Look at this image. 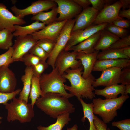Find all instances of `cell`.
I'll use <instances>...</instances> for the list:
<instances>
[{"instance_id": "obj_2", "label": "cell", "mask_w": 130, "mask_h": 130, "mask_svg": "<svg viewBox=\"0 0 130 130\" xmlns=\"http://www.w3.org/2000/svg\"><path fill=\"white\" fill-rule=\"evenodd\" d=\"M68 99L59 93H48L38 98L35 104L46 114L55 119L62 114L75 112L74 105Z\"/></svg>"}, {"instance_id": "obj_26", "label": "cell", "mask_w": 130, "mask_h": 130, "mask_svg": "<svg viewBox=\"0 0 130 130\" xmlns=\"http://www.w3.org/2000/svg\"><path fill=\"white\" fill-rule=\"evenodd\" d=\"M97 59H130L123 53L122 49L109 48L99 52L97 57Z\"/></svg>"}, {"instance_id": "obj_51", "label": "cell", "mask_w": 130, "mask_h": 130, "mask_svg": "<svg viewBox=\"0 0 130 130\" xmlns=\"http://www.w3.org/2000/svg\"><path fill=\"white\" fill-rule=\"evenodd\" d=\"M107 130H110V129L109 128H108L107 129Z\"/></svg>"}, {"instance_id": "obj_38", "label": "cell", "mask_w": 130, "mask_h": 130, "mask_svg": "<svg viewBox=\"0 0 130 130\" xmlns=\"http://www.w3.org/2000/svg\"><path fill=\"white\" fill-rule=\"evenodd\" d=\"M48 66L46 61L40 60L37 65L32 67L33 75L40 77Z\"/></svg>"}, {"instance_id": "obj_6", "label": "cell", "mask_w": 130, "mask_h": 130, "mask_svg": "<svg viewBox=\"0 0 130 130\" xmlns=\"http://www.w3.org/2000/svg\"><path fill=\"white\" fill-rule=\"evenodd\" d=\"M75 19L67 21L63 27L56 42L54 48L49 54L47 62L53 69L56 58L64 50L69 39L75 22Z\"/></svg>"}, {"instance_id": "obj_46", "label": "cell", "mask_w": 130, "mask_h": 130, "mask_svg": "<svg viewBox=\"0 0 130 130\" xmlns=\"http://www.w3.org/2000/svg\"><path fill=\"white\" fill-rule=\"evenodd\" d=\"M122 5V10L130 8V0H119Z\"/></svg>"}, {"instance_id": "obj_30", "label": "cell", "mask_w": 130, "mask_h": 130, "mask_svg": "<svg viewBox=\"0 0 130 130\" xmlns=\"http://www.w3.org/2000/svg\"><path fill=\"white\" fill-rule=\"evenodd\" d=\"M12 32L4 29L0 31V49L8 50L12 47V39L14 36Z\"/></svg>"}, {"instance_id": "obj_31", "label": "cell", "mask_w": 130, "mask_h": 130, "mask_svg": "<svg viewBox=\"0 0 130 130\" xmlns=\"http://www.w3.org/2000/svg\"><path fill=\"white\" fill-rule=\"evenodd\" d=\"M105 29L120 38L129 35L127 29L120 28L111 23H108Z\"/></svg>"}, {"instance_id": "obj_1", "label": "cell", "mask_w": 130, "mask_h": 130, "mask_svg": "<svg viewBox=\"0 0 130 130\" xmlns=\"http://www.w3.org/2000/svg\"><path fill=\"white\" fill-rule=\"evenodd\" d=\"M83 69L82 65L77 69L67 70L62 76L69 81L71 86L65 84V88L78 100L82 98L92 100L95 97L93 92L95 89L92 84L96 79L92 73L87 78H84L82 76Z\"/></svg>"}, {"instance_id": "obj_33", "label": "cell", "mask_w": 130, "mask_h": 130, "mask_svg": "<svg viewBox=\"0 0 130 130\" xmlns=\"http://www.w3.org/2000/svg\"><path fill=\"white\" fill-rule=\"evenodd\" d=\"M28 53L38 57L41 60L46 61L47 59L49 54L36 44L29 51Z\"/></svg>"}, {"instance_id": "obj_21", "label": "cell", "mask_w": 130, "mask_h": 130, "mask_svg": "<svg viewBox=\"0 0 130 130\" xmlns=\"http://www.w3.org/2000/svg\"><path fill=\"white\" fill-rule=\"evenodd\" d=\"M125 89V85L121 84H115L106 87L102 89H95V94L100 95L106 99H112L117 98L118 95H124Z\"/></svg>"}, {"instance_id": "obj_43", "label": "cell", "mask_w": 130, "mask_h": 130, "mask_svg": "<svg viewBox=\"0 0 130 130\" xmlns=\"http://www.w3.org/2000/svg\"><path fill=\"white\" fill-rule=\"evenodd\" d=\"M94 122L97 130H107V125L97 116L94 115Z\"/></svg>"}, {"instance_id": "obj_18", "label": "cell", "mask_w": 130, "mask_h": 130, "mask_svg": "<svg viewBox=\"0 0 130 130\" xmlns=\"http://www.w3.org/2000/svg\"><path fill=\"white\" fill-rule=\"evenodd\" d=\"M99 52V51H95L94 52L89 54L81 52H77L76 59L80 61L83 67L84 71L82 76L84 78H87L91 73Z\"/></svg>"}, {"instance_id": "obj_4", "label": "cell", "mask_w": 130, "mask_h": 130, "mask_svg": "<svg viewBox=\"0 0 130 130\" xmlns=\"http://www.w3.org/2000/svg\"><path fill=\"white\" fill-rule=\"evenodd\" d=\"M66 80L60 74L56 67L48 73H43L40 78L43 95L48 93H59L68 98L73 97L65 88L64 83Z\"/></svg>"}, {"instance_id": "obj_20", "label": "cell", "mask_w": 130, "mask_h": 130, "mask_svg": "<svg viewBox=\"0 0 130 130\" xmlns=\"http://www.w3.org/2000/svg\"><path fill=\"white\" fill-rule=\"evenodd\" d=\"M99 31L78 44L72 47L69 50L76 52H81L85 53H91L95 51L94 47L101 33Z\"/></svg>"}, {"instance_id": "obj_39", "label": "cell", "mask_w": 130, "mask_h": 130, "mask_svg": "<svg viewBox=\"0 0 130 130\" xmlns=\"http://www.w3.org/2000/svg\"><path fill=\"white\" fill-rule=\"evenodd\" d=\"M21 90L18 89L11 93H5L0 92V104L3 105L8 103L9 100L13 99L16 96L20 94Z\"/></svg>"}, {"instance_id": "obj_13", "label": "cell", "mask_w": 130, "mask_h": 130, "mask_svg": "<svg viewBox=\"0 0 130 130\" xmlns=\"http://www.w3.org/2000/svg\"><path fill=\"white\" fill-rule=\"evenodd\" d=\"M99 12L89 6L83 9L75 17V22L72 32L84 29L92 25Z\"/></svg>"}, {"instance_id": "obj_32", "label": "cell", "mask_w": 130, "mask_h": 130, "mask_svg": "<svg viewBox=\"0 0 130 130\" xmlns=\"http://www.w3.org/2000/svg\"><path fill=\"white\" fill-rule=\"evenodd\" d=\"M13 51V48L11 47L6 52L0 55V67L3 66H8L13 62L12 58Z\"/></svg>"}, {"instance_id": "obj_45", "label": "cell", "mask_w": 130, "mask_h": 130, "mask_svg": "<svg viewBox=\"0 0 130 130\" xmlns=\"http://www.w3.org/2000/svg\"><path fill=\"white\" fill-rule=\"evenodd\" d=\"M118 16L122 18H125L128 20H130V8L126 9L120 10L119 11Z\"/></svg>"}, {"instance_id": "obj_7", "label": "cell", "mask_w": 130, "mask_h": 130, "mask_svg": "<svg viewBox=\"0 0 130 130\" xmlns=\"http://www.w3.org/2000/svg\"><path fill=\"white\" fill-rule=\"evenodd\" d=\"M57 4L54 0H39L32 3L26 8L20 9L15 5L10 9L15 16L23 19L25 16L32 14L33 16L38 13L57 7Z\"/></svg>"}, {"instance_id": "obj_41", "label": "cell", "mask_w": 130, "mask_h": 130, "mask_svg": "<svg viewBox=\"0 0 130 130\" xmlns=\"http://www.w3.org/2000/svg\"><path fill=\"white\" fill-rule=\"evenodd\" d=\"M112 125L118 128L120 130H130V119H127L112 122Z\"/></svg>"}, {"instance_id": "obj_5", "label": "cell", "mask_w": 130, "mask_h": 130, "mask_svg": "<svg viewBox=\"0 0 130 130\" xmlns=\"http://www.w3.org/2000/svg\"><path fill=\"white\" fill-rule=\"evenodd\" d=\"M7 111V120L9 122L17 120L21 123L30 122L34 116L31 103L15 98L10 103L4 105Z\"/></svg>"}, {"instance_id": "obj_36", "label": "cell", "mask_w": 130, "mask_h": 130, "mask_svg": "<svg viewBox=\"0 0 130 130\" xmlns=\"http://www.w3.org/2000/svg\"><path fill=\"white\" fill-rule=\"evenodd\" d=\"M92 7L94 9L98 11H101L106 6L113 3L112 0H89Z\"/></svg>"}, {"instance_id": "obj_16", "label": "cell", "mask_w": 130, "mask_h": 130, "mask_svg": "<svg viewBox=\"0 0 130 130\" xmlns=\"http://www.w3.org/2000/svg\"><path fill=\"white\" fill-rule=\"evenodd\" d=\"M17 83L15 74L8 66L0 67V92L9 93L14 91Z\"/></svg>"}, {"instance_id": "obj_11", "label": "cell", "mask_w": 130, "mask_h": 130, "mask_svg": "<svg viewBox=\"0 0 130 130\" xmlns=\"http://www.w3.org/2000/svg\"><path fill=\"white\" fill-rule=\"evenodd\" d=\"M37 41L31 35L17 37L13 47L14 50L12 57L13 62L22 61L24 55L28 53Z\"/></svg>"}, {"instance_id": "obj_40", "label": "cell", "mask_w": 130, "mask_h": 130, "mask_svg": "<svg viewBox=\"0 0 130 130\" xmlns=\"http://www.w3.org/2000/svg\"><path fill=\"white\" fill-rule=\"evenodd\" d=\"M119 82L124 85L130 84V68L122 69L119 77Z\"/></svg>"}, {"instance_id": "obj_47", "label": "cell", "mask_w": 130, "mask_h": 130, "mask_svg": "<svg viewBox=\"0 0 130 130\" xmlns=\"http://www.w3.org/2000/svg\"><path fill=\"white\" fill-rule=\"evenodd\" d=\"M123 52L124 54L130 58V46H128L122 48Z\"/></svg>"}, {"instance_id": "obj_27", "label": "cell", "mask_w": 130, "mask_h": 130, "mask_svg": "<svg viewBox=\"0 0 130 130\" xmlns=\"http://www.w3.org/2000/svg\"><path fill=\"white\" fill-rule=\"evenodd\" d=\"M82 105L84 116L81 120L82 122L85 121L86 119H87L90 123L89 130H97L94 122V115L93 112V106L92 103H87L84 102L82 98L79 100Z\"/></svg>"}, {"instance_id": "obj_37", "label": "cell", "mask_w": 130, "mask_h": 130, "mask_svg": "<svg viewBox=\"0 0 130 130\" xmlns=\"http://www.w3.org/2000/svg\"><path fill=\"white\" fill-rule=\"evenodd\" d=\"M130 46V35L122 38L113 44L109 48H110L121 49Z\"/></svg>"}, {"instance_id": "obj_24", "label": "cell", "mask_w": 130, "mask_h": 130, "mask_svg": "<svg viewBox=\"0 0 130 130\" xmlns=\"http://www.w3.org/2000/svg\"><path fill=\"white\" fill-rule=\"evenodd\" d=\"M46 26L44 24L37 21L26 26L16 25L14 26L15 30L13 32V36L16 37L30 35L36 31L43 29Z\"/></svg>"}, {"instance_id": "obj_9", "label": "cell", "mask_w": 130, "mask_h": 130, "mask_svg": "<svg viewBox=\"0 0 130 130\" xmlns=\"http://www.w3.org/2000/svg\"><path fill=\"white\" fill-rule=\"evenodd\" d=\"M77 52L63 50L58 55L55 60V66L61 75H63L68 69H76L82 65L80 61L76 59Z\"/></svg>"}, {"instance_id": "obj_17", "label": "cell", "mask_w": 130, "mask_h": 130, "mask_svg": "<svg viewBox=\"0 0 130 130\" xmlns=\"http://www.w3.org/2000/svg\"><path fill=\"white\" fill-rule=\"evenodd\" d=\"M121 8L119 0L106 6L99 12L93 24L98 25L111 22L119 17L118 14Z\"/></svg>"}, {"instance_id": "obj_42", "label": "cell", "mask_w": 130, "mask_h": 130, "mask_svg": "<svg viewBox=\"0 0 130 130\" xmlns=\"http://www.w3.org/2000/svg\"><path fill=\"white\" fill-rule=\"evenodd\" d=\"M120 28L127 29L130 27V20L124 19L120 17L115 19L111 23Z\"/></svg>"}, {"instance_id": "obj_34", "label": "cell", "mask_w": 130, "mask_h": 130, "mask_svg": "<svg viewBox=\"0 0 130 130\" xmlns=\"http://www.w3.org/2000/svg\"><path fill=\"white\" fill-rule=\"evenodd\" d=\"M56 42L48 39H42L37 41V44L49 54L55 46Z\"/></svg>"}, {"instance_id": "obj_44", "label": "cell", "mask_w": 130, "mask_h": 130, "mask_svg": "<svg viewBox=\"0 0 130 130\" xmlns=\"http://www.w3.org/2000/svg\"><path fill=\"white\" fill-rule=\"evenodd\" d=\"M73 1L82 8L83 9L89 6L91 4L89 0H73Z\"/></svg>"}, {"instance_id": "obj_25", "label": "cell", "mask_w": 130, "mask_h": 130, "mask_svg": "<svg viewBox=\"0 0 130 130\" xmlns=\"http://www.w3.org/2000/svg\"><path fill=\"white\" fill-rule=\"evenodd\" d=\"M58 14L57 6L49 11L41 12L33 16L31 20L32 21H40L47 25L57 22Z\"/></svg>"}, {"instance_id": "obj_14", "label": "cell", "mask_w": 130, "mask_h": 130, "mask_svg": "<svg viewBox=\"0 0 130 130\" xmlns=\"http://www.w3.org/2000/svg\"><path fill=\"white\" fill-rule=\"evenodd\" d=\"M67 21H57L47 25L43 29L36 31L31 35L37 41L42 39H48L56 42Z\"/></svg>"}, {"instance_id": "obj_23", "label": "cell", "mask_w": 130, "mask_h": 130, "mask_svg": "<svg viewBox=\"0 0 130 130\" xmlns=\"http://www.w3.org/2000/svg\"><path fill=\"white\" fill-rule=\"evenodd\" d=\"M24 72V74L22 75L21 78L23 87L19 94V98L28 102L31 88V80L33 75L32 67L26 66Z\"/></svg>"}, {"instance_id": "obj_28", "label": "cell", "mask_w": 130, "mask_h": 130, "mask_svg": "<svg viewBox=\"0 0 130 130\" xmlns=\"http://www.w3.org/2000/svg\"><path fill=\"white\" fill-rule=\"evenodd\" d=\"M70 114L66 113L58 116L54 123L47 127L40 125L37 127L38 130H62L63 127L68 124L71 120Z\"/></svg>"}, {"instance_id": "obj_48", "label": "cell", "mask_w": 130, "mask_h": 130, "mask_svg": "<svg viewBox=\"0 0 130 130\" xmlns=\"http://www.w3.org/2000/svg\"><path fill=\"white\" fill-rule=\"evenodd\" d=\"M125 89L124 95H127L130 94V84H127L125 85Z\"/></svg>"}, {"instance_id": "obj_35", "label": "cell", "mask_w": 130, "mask_h": 130, "mask_svg": "<svg viewBox=\"0 0 130 130\" xmlns=\"http://www.w3.org/2000/svg\"><path fill=\"white\" fill-rule=\"evenodd\" d=\"M40 60L37 57L28 53L23 56L22 61L26 66L33 67L37 65Z\"/></svg>"}, {"instance_id": "obj_29", "label": "cell", "mask_w": 130, "mask_h": 130, "mask_svg": "<svg viewBox=\"0 0 130 130\" xmlns=\"http://www.w3.org/2000/svg\"><path fill=\"white\" fill-rule=\"evenodd\" d=\"M40 77L33 75L31 80V86L29 98L31 100V104L34 108L37 99L43 95L40 82Z\"/></svg>"}, {"instance_id": "obj_50", "label": "cell", "mask_w": 130, "mask_h": 130, "mask_svg": "<svg viewBox=\"0 0 130 130\" xmlns=\"http://www.w3.org/2000/svg\"><path fill=\"white\" fill-rule=\"evenodd\" d=\"M2 119V117L1 116H0V125L1 124V120Z\"/></svg>"}, {"instance_id": "obj_22", "label": "cell", "mask_w": 130, "mask_h": 130, "mask_svg": "<svg viewBox=\"0 0 130 130\" xmlns=\"http://www.w3.org/2000/svg\"><path fill=\"white\" fill-rule=\"evenodd\" d=\"M120 38L105 29L101 31L99 38L94 47V50L99 51L108 49Z\"/></svg>"}, {"instance_id": "obj_15", "label": "cell", "mask_w": 130, "mask_h": 130, "mask_svg": "<svg viewBox=\"0 0 130 130\" xmlns=\"http://www.w3.org/2000/svg\"><path fill=\"white\" fill-rule=\"evenodd\" d=\"M122 69L114 67L103 70L100 77L93 82L92 86L95 88L118 84L119 83V77Z\"/></svg>"}, {"instance_id": "obj_10", "label": "cell", "mask_w": 130, "mask_h": 130, "mask_svg": "<svg viewBox=\"0 0 130 130\" xmlns=\"http://www.w3.org/2000/svg\"><path fill=\"white\" fill-rule=\"evenodd\" d=\"M57 5V11L59 14L57 21L60 22L72 19L82 11V7L73 0H54Z\"/></svg>"}, {"instance_id": "obj_12", "label": "cell", "mask_w": 130, "mask_h": 130, "mask_svg": "<svg viewBox=\"0 0 130 130\" xmlns=\"http://www.w3.org/2000/svg\"><path fill=\"white\" fill-rule=\"evenodd\" d=\"M26 23L23 19L13 15L5 4L0 2V31L6 29L13 32L15 25H21Z\"/></svg>"}, {"instance_id": "obj_49", "label": "cell", "mask_w": 130, "mask_h": 130, "mask_svg": "<svg viewBox=\"0 0 130 130\" xmlns=\"http://www.w3.org/2000/svg\"><path fill=\"white\" fill-rule=\"evenodd\" d=\"M66 130H78V126L77 124H75L72 127L68 128Z\"/></svg>"}, {"instance_id": "obj_19", "label": "cell", "mask_w": 130, "mask_h": 130, "mask_svg": "<svg viewBox=\"0 0 130 130\" xmlns=\"http://www.w3.org/2000/svg\"><path fill=\"white\" fill-rule=\"evenodd\" d=\"M114 67L122 69L130 68V59H97L93 71H102L106 69Z\"/></svg>"}, {"instance_id": "obj_3", "label": "cell", "mask_w": 130, "mask_h": 130, "mask_svg": "<svg viewBox=\"0 0 130 130\" xmlns=\"http://www.w3.org/2000/svg\"><path fill=\"white\" fill-rule=\"evenodd\" d=\"M129 98L128 95H124L112 99L93 98V113L100 116L105 123H109L117 115V110L120 109Z\"/></svg>"}, {"instance_id": "obj_8", "label": "cell", "mask_w": 130, "mask_h": 130, "mask_svg": "<svg viewBox=\"0 0 130 130\" xmlns=\"http://www.w3.org/2000/svg\"><path fill=\"white\" fill-rule=\"evenodd\" d=\"M108 23L98 25L93 24L83 29L72 32L70 38L64 51H69L72 46L88 38L97 32L105 29Z\"/></svg>"}]
</instances>
